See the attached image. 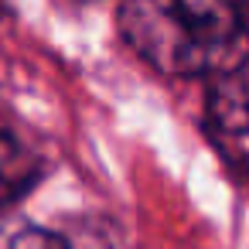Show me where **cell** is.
Wrapping results in <instances>:
<instances>
[{"label": "cell", "mask_w": 249, "mask_h": 249, "mask_svg": "<svg viewBox=\"0 0 249 249\" xmlns=\"http://www.w3.org/2000/svg\"><path fill=\"white\" fill-rule=\"evenodd\" d=\"M126 45L164 75L218 72L239 45L232 0H120Z\"/></svg>", "instance_id": "1"}, {"label": "cell", "mask_w": 249, "mask_h": 249, "mask_svg": "<svg viewBox=\"0 0 249 249\" xmlns=\"http://www.w3.org/2000/svg\"><path fill=\"white\" fill-rule=\"evenodd\" d=\"M208 123L218 137H249V52L215 72L208 86Z\"/></svg>", "instance_id": "2"}, {"label": "cell", "mask_w": 249, "mask_h": 249, "mask_svg": "<svg viewBox=\"0 0 249 249\" xmlns=\"http://www.w3.org/2000/svg\"><path fill=\"white\" fill-rule=\"evenodd\" d=\"M41 154L24 143L14 130L0 126V208L14 205L41 181Z\"/></svg>", "instance_id": "3"}, {"label": "cell", "mask_w": 249, "mask_h": 249, "mask_svg": "<svg viewBox=\"0 0 249 249\" xmlns=\"http://www.w3.org/2000/svg\"><path fill=\"white\" fill-rule=\"evenodd\" d=\"M7 249H69V239L48 229H24L11 239Z\"/></svg>", "instance_id": "4"}, {"label": "cell", "mask_w": 249, "mask_h": 249, "mask_svg": "<svg viewBox=\"0 0 249 249\" xmlns=\"http://www.w3.org/2000/svg\"><path fill=\"white\" fill-rule=\"evenodd\" d=\"M232 7H235V14H239V24H242V31L249 35V0H232Z\"/></svg>", "instance_id": "5"}]
</instances>
